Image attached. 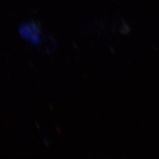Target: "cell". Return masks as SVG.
I'll list each match as a JSON object with an SVG mask.
<instances>
[{"label":"cell","mask_w":159,"mask_h":159,"mask_svg":"<svg viewBox=\"0 0 159 159\" xmlns=\"http://www.w3.org/2000/svg\"><path fill=\"white\" fill-rule=\"evenodd\" d=\"M19 33L24 41L32 47L41 44L42 39L41 29L37 21H30L22 23L18 27Z\"/></svg>","instance_id":"cell-1"},{"label":"cell","mask_w":159,"mask_h":159,"mask_svg":"<svg viewBox=\"0 0 159 159\" xmlns=\"http://www.w3.org/2000/svg\"><path fill=\"white\" fill-rule=\"evenodd\" d=\"M41 43H43V47L41 49V52L43 53L48 54L53 52L57 48L55 40L50 34H44V35H43L42 37Z\"/></svg>","instance_id":"cell-2"},{"label":"cell","mask_w":159,"mask_h":159,"mask_svg":"<svg viewBox=\"0 0 159 159\" xmlns=\"http://www.w3.org/2000/svg\"><path fill=\"white\" fill-rule=\"evenodd\" d=\"M43 142H44V145H45L46 146H48V142L47 141V140L45 139H43Z\"/></svg>","instance_id":"cell-3"}]
</instances>
